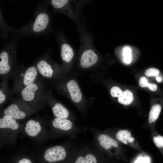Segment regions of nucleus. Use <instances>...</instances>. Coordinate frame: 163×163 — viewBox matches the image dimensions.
<instances>
[{
  "label": "nucleus",
  "instance_id": "13",
  "mask_svg": "<svg viewBox=\"0 0 163 163\" xmlns=\"http://www.w3.org/2000/svg\"><path fill=\"white\" fill-rule=\"evenodd\" d=\"M38 88V85L34 83L25 87L22 91L21 94L23 99L27 102L32 101Z\"/></svg>",
  "mask_w": 163,
  "mask_h": 163
},
{
  "label": "nucleus",
  "instance_id": "12",
  "mask_svg": "<svg viewBox=\"0 0 163 163\" xmlns=\"http://www.w3.org/2000/svg\"><path fill=\"white\" fill-rule=\"evenodd\" d=\"M67 87L72 100L75 103L79 102L81 100L82 94L77 83L74 80H70L67 82Z\"/></svg>",
  "mask_w": 163,
  "mask_h": 163
},
{
  "label": "nucleus",
  "instance_id": "3",
  "mask_svg": "<svg viewBox=\"0 0 163 163\" xmlns=\"http://www.w3.org/2000/svg\"><path fill=\"white\" fill-rule=\"evenodd\" d=\"M74 150L70 147L57 145L50 147L45 151V160L49 163H69Z\"/></svg>",
  "mask_w": 163,
  "mask_h": 163
},
{
  "label": "nucleus",
  "instance_id": "23",
  "mask_svg": "<svg viewBox=\"0 0 163 163\" xmlns=\"http://www.w3.org/2000/svg\"><path fill=\"white\" fill-rule=\"evenodd\" d=\"M123 92L120 88L117 86L113 87L110 90V94L113 97H119L121 96Z\"/></svg>",
  "mask_w": 163,
  "mask_h": 163
},
{
  "label": "nucleus",
  "instance_id": "5",
  "mask_svg": "<svg viewBox=\"0 0 163 163\" xmlns=\"http://www.w3.org/2000/svg\"><path fill=\"white\" fill-rule=\"evenodd\" d=\"M19 127L16 120L4 115L0 119V132L5 138L8 139L18 130Z\"/></svg>",
  "mask_w": 163,
  "mask_h": 163
},
{
  "label": "nucleus",
  "instance_id": "17",
  "mask_svg": "<svg viewBox=\"0 0 163 163\" xmlns=\"http://www.w3.org/2000/svg\"><path fill=\"white\" fill-rule=\"evenodd\" d=\"M61 55L62 59L67 62H70L74 55L73 50L72 47L67 43H63L61 46Z\"/></svg>",
  "mask_w": 163,
  "mask_h": 163
},
{
  "label": "nucleus",
  "instance_id": "21",
  "mask_svg": "<svg viewBox=\"0 0 163 163\" xmlns=\"http://www.w3.org/2000/svg\"><path fill=\"white\" fill-rule=\"evenodd\" d=\"M123 59L124 62L127 64L130 63L132 60L131 51L129 47H124L123 50Z\"/></svg>",
  "mask_w": 163,
  "mask_h": 163
},
{
  "label": "nucleus",
  "instance_id": "11",
  "mask_svg": "<svg viewBox=\"0 0 163 163\" xmlns=\"http://www.w3.org/2000/svg\"><path fill=\"white\" fill-rule=\"evenodd\" d=\"M49 21L48 15L45 13H41L37 16L32 26L33 30L39 32L44 30L47 27Z\"/></svg>",
  "mask_w": 163,
  "mask_h": 163
},
{
  "label": "nucleus",
  "instance_id": "8",
  "mask_svg": "<svg viewBox=\"0 0 163 163\" xmlns=\"http://www.w3.org/2000/svg\"><path fill=\"white\" fill-rule=\"evenodd\" d=\"M98 58L97 55L93 50L87 49L83 52L81 55L80 65L83 68H88L96 63Z\"/></svg>",
  "mask_w": 163,
  "mask_h": 163
},
{
  "label": "nucleus",
  "instance_id": "14",
  "mask_svg": "<svg viewBox=\"0 0 163 163\" xmlns=\"http://www.w3.org/2000/svg\"><path fill=\"white\" fill-rule=\"evenodd\" d=\"M37 67L39 72L43 76L48 78L52 77L53 70L46 61L43 60H40L37 63Z\"/></svg>",
  "mask_w": 163,
  "mask_h": 163
},
{
  "label": "nucleus",
  "instance_id": "25",
  "mask_svg": "<svg viewBox=\"0 0 163 163\" xmlns=\"http://www.w3.org/2000/svg\"><path fill=\"white\" fill-rule=\"evenodd\" d=\"M135 163H149V159L147 156H139L137 159Z\"/></svg>",
  "mask_w": 163,
  "mask_h": 163
},
{
  "label": "nucleus",
  "instance_id": "29",
  "mask_svg": "<svg viewBox=\"0 0 163 163\" xmlns=\"http://www.w3.org/2000/svg\"><path fill=\"white\" fill-rule=\"evenodd\" d=\"M18 163H32V162L29 159L25 158L20 160Z\"/></svg>",
  "mask_w": 163,
  "mask_h": 163
},
{
  "label": "nucleus",
  "instance_id": "22",
  "mask_svg": "<svg viewBox=\"0 0 163 163\" xmlns=\"http://www.w3.org/2000/svg\"><path fill=\"white\" fill-rule=\"evenodd\" d=\"M153 140L156 146L159 148H163V136L157 135L154 136Z\"/></svg>",
  "mask_w": 163,
  "mask_h": 163
},
{
  "label": "nucleus",
  "instance_id": "10",
  "mask_svg": "<svg viewBox=\"0 0 163 163\" xmlns=\"http://www.w3.org/2000/svg\"><path fill=\"white\" fill-rule=\"evenodd\" d=\"M4 115L15 120H21L26 116V113L20 109L16 104H12L8 106L5 110Z\"/></svg>",
  "mask_w": 163,
  "mask_h": 163
},
{
  "label": "nucleus",
  "instance_id": "26",
  "mask_svg": "<svg viewBox=\"0 0 163 163\" xmlns=\"http://www.w3.org/2000/svg\"><path fill=\"white\" fill-rule=\"evenodd\" d=\"M139 84L140 87H148L149 83L145 77H142L140 78Z\"/></svg>",
  "mask_w": 163,
  "mask_h": 163
},
{
  "label": "nucleus",
  "instance_id": "7",
  "mask_svg": "<svg viewBox=\"0 0 163 163\" xmlns=\"http://www.w3.org/2000/svg\"><path fill=\"white\" fill-rule=\"evenodd\" d=\"M85 163H106L102 153L92 149L88 145L84 146Z\"/></svg>",
  "mask_w": 163,
  "mask_h": 163
},
{
  "label": "nucleus",
  "instance_id": "24",
  "mask_svg": "<svg viewBox=\"0 0 163 163\" xmlns=\"http://www.w3.org/2000/svg\"><path fill=\"white\" fill-rule=\"evenodd\" d=\"M160 72L159 70L155 68H150L146 69L145 75L147 76H157Z\"/></svg>",
  "mask_w": 163,
  "mask_h": 163
},
{
  "label": "nucleus",
  "instance_id": "19",
  "mask_svg": "<svg viewBox=\"0 0 163 163\" xmlns=\"http://www.w3.org/2000/svg\"><path fill=\"white\" fill-rule=\"evenodd\" d=\"M161 107L160 105L155 104L153 105L149 113L148 121L150 124L154 123L158 119L160 113Z\"/></svg>",
  "mask_w": 163,
  "mask_h": 163
},
{
  "label": "nucleus",
  "instance_id": "2",
  "mask_svg": "<svg viewBox=\"0 0 163 163\" xmlns=\"http://www.w3.org/2000/svg\"><path fill=\"white\" fill-rule=\"evenodd\" d=\"M51 126L55 134L57 136H67L74 138L78 133L86 131L87 127L77 126L74 122L69 119L55 118L52 121Z\"/></svg>",
  "mask_w": 163,
  "mask_h": 163
},
{
  "label": "nucleus",
  "instance_id": "16",
  "mask_svg": "<svg viewBox=\"0 0 163 163\" xmlns=\"http://www.w3.org/2000/svg\"><path fill=\"white\" fill-rule=\"evenodd\" d=\"M52 110L54 116L56 118L68 119L69 117V111L59 103L56 104L52 107Z\"/></svg>",
  "mask_w": 163,
  "mask_h": 163
},
{
  "label": "nucleus",
  "instance_id": "15",
  "mask_svg": "<svg viewBox=\"0 0 163 163\" xmlns=\"http://www.w3.org/2000/svg\"><path fill=\"white\" fill-rule=\"evenodd\" d=\"M37 75V70L35 67L32 66L28 68L26 70L23 76V85L26 87L33 83Z\"/></svg>",
  "mask_w": 163,
  "mask_h": 163
},
{
  "label": "nucleus",
  "instance_id": "4",
  "mask_svg": "<svg viewBox=\"0 0 163 163\" xmlns=\"http://www.w3.org/2000/svg\"><path fill=\"white\" fill-rule=\"evenodd\" d=\"M104 130L113 136L120 143H123L136 149L140 150L136 140L129 130L110 129Z\"/></svg>",
  "mask_w": 163,
  "mask_h": 163
},
{
  "label": "nucleus",
  "instance_id": "1",
  "mask_svg": "<svg viewBox=\"0 0 163 163\" xmlns=\"http://www.w3.org/2000/svg\"><path fill=\"white\" fill-rule=\"evenodd\" d=\"M90 129L98 151L108 157H118L122 150L120 142L104 130L94 127L91 128Z\"/></svg>",
  "mask_w": 163,
  "mask_h": 163
},
{
  "label": "nucleus",
  "instance_id": "9",
  "mask_svg": "<svg viewBox=\"0 0 163 163\" xmlns=\"http://www.w3.org/2000/svg\"><path fill=\"white\" fill-rule=\"evenodd\" d=\"M26 134L31 137H36L41 133L42 127L40 123L33 120H28L26 123L24 127Z\"/></svg>",
  "mask_w": 163,
  "mask_h": 163
},
{
  "label": "nucleus",
  "instance_id": "27",
  "mask_svg": "<svg viewBox=\"0 0 163 163\" xmlns=\"http://www.w3.org/2000/svg\"><path fill=\"white\" fill-rule=\"evenodd\" d=\"M6 99V96L2 92V91L0 90V104H2L5 101Z\"/></svg>",
  "mask_w": 163,
  "mask_h": 163
},
{
  "label": "nucleus",
  "instance_id": "20",
  "mask_svg": "<svg viewBox=\"0 0 163 163\" xmlns=\"http://www.w3.org/2000/svg\"><path fill=\"white\" fill-rule=\"evenodd\" d=\"M133 100V94L129 90H126L123 91L121 96L118 98V101L119 103L125 105L130 104L132 102Z\"/></svg>",
  "mask_w": 163,
  "mask_h": 163
},
{
  "label": "nucleus",
  "instance_id": "30",
  "mask_svg": "<svg viewBox=\"0 0 163 163\" xmlns=\"http://www.w3.org/2000/svg\"><path fill=\"white\" fill-rule=\"evenodd\" d=\"M156 79L158 82H161L162 80V78L160 76H157L156 78Z\"/></svg>",
  "mask_w": 163,
  "mask_h": 163
},
{
  "label": "nucleus",
  "instance_id": "28",
  "mask_svg": "<svg viewBox=\"0 0 163 163\" xmlns=\"http://www.w3.org/2000/svg\"><path fill=\"white\" fill-rule=\"evenodd\" d=\"M151 90L153 91H156L157 88V85L153 83H149L148 87Z\"/></svg>",
  "mask_w": 163,
  "mask_h": 163
},
{
  "label": "nucleus",
  "instance_id": "6",
  "mask_svg": "<svg viewBox=\"0 0 163 163\" xmlns=\"http://www.w3.org/2000/svg\"><path fill=\"white\" fill-rule=\"evenodd\" d=\"M0 59V74H7L11 70L14 62V54L12 49H6L1 52Z\"/></svg>",
  "mask_w": 163,
  "mask_h": 163
},
{
  "label": "nucleus",
  "instance_id": "18",
  "mask_svg": "<svg viewBox=\"0 0 163 163\" xmlns=\"http://www.w3.org/2000/svg\"><path fill=\"white\" fill-rule=\"evenodd\" d=\"M69 163H85L84 146L78 150L74 149Z\"/></svg>",
  "mask_w": 163,
  "mask_h": 163
}]
</instances>
